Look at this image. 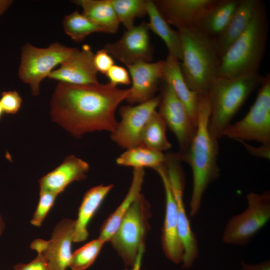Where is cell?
Returning a JSON list of instances; mask_svg holds the SVG:
<instances>
[{
	"label": "cell",
	"mask_w": 270,
	"mask_h": 270,
	"mask_svg": "<svg viewBox=\"0 0 270 270\" xmlns=\"http://www.w3.org/2000/svg\"><path fill=\"white\" fill-rule=\"evenodd\" d=\"M130 89L110 83L71 84L58 82L50 102L52 121L77 138L94 131L112 132L117 126L115 112Z\"/></svg>",
	"instance_id": "1"
},
{
	"label": "cell",
	"mask_w": 270,
	"mask_h": 270,
	"mask_svg": "<svg viewBox=\"0 0 270 270\" xmlns=\"http://www.w3.org/2000/svg\"><path fill=\"white\" fill-rule=\"evenodd\" d=\"M198 120L195 134L186 152L178 154L186 162L192 174V189L190 204V215L199 212L204 193L212 182L220 176L218 164V145L208 130L210 106L208 95L198 98Z\"/></svg>",
	"instance_id": "2"
},
{
	"label": "cell",
	"mask_w": 270,
	"mask_h": 270,
	"mask_svg": "<svg viewBox=\"0 0 270 270\" xmlns=\"http://www.w3.org/2000/svg\"><path fill=\"white\" fill-rule=\"evenodd\" d=\"M268 36L266 8L260 0L246 30L220 58L216 78H235L258 72Z\"/></svg>",
	"instance_id": "3"
},
{
	"label": "cell",
	"mask_w": 270,
	"mask_h": 270,
	"mask_svg": "<svg viewBox=\"0 0 270 270\" xmlns=\"http://www.w3.org/2000/svg\"><path fill=\"white\" fill-rule=\"evenodd\" d=\"M178 30L182 46L180 66L185 82L198 98L206 96L216 78L220 60L213 40L197 28Z\"/></svg>",
	"instance_id": "4"
},
{
	"label": "cell",
	"mask_w": 270,
	"mask_h": 270,
	"mask_svg": "<svg viewBox=\"0 0 270 270\" xmlns=\"http://www.w3.org/2000/svg\"><path fill=\"white\" fill-rule=\"evenodd\" d=\"M258 72L235 78H216L208 93L210 114L208 122L210 136L218 140L250 94L262 82Z\"/></svg>",
	"instance_id": "5"
},
{
	"label": "cell",
	"mask_w": 270,
	"mask_h": 270,
	"mask_svg": "<svg viewBox=\"0 0 270 270\" xmlns=\"http://www.w3.org/2000/svg\"><path fill=\"white\" fill-rule=\"evenodd\" d=\"M150 206L141 193L136 197L110 241L127 266H132L150 228Z\"/></svg>",
	"instance_id": "6"
},
{
	"label": "cell",
	"mask_w": 270,
	"mask_h": 270,
	"mask_svg": "<svg viewBox=\"0 0 270 270\" xmlns=\"http://www.w3.org/2000/svg\"><path fill=\"white\" fill-rule=\"evenodd\" d=\"M75 48L68 47L54 42L46 48H40L26 42L22 48L18 76L28 84L34 96L40 93L41 82L53 68L66 60Z\"/></svg>",
	"instance_id": "7"
},
{
	"label": "cell",
	"mask_w": 270,
	"mask_h": 270,
	"mask_svg": "<svg viewBox=\"0 0 270 270\" xmlns=\"http://www.w3.org/2000/svg\"><path fill=\"white\" fill-rule=\"evenodd\" d=\"M247 207L229 220L224 229V244L244 246L268 222L270 219V194L251 192L246 195Z\"/></svg>",
	"instance_id": "8"
},
{
	"label": "cell",
	"mask_w": 270,
	"mask_h": 270,
	"mask_svg": "<svg viewBox=\"0 0 270 270\" xmlns=\"http://www.w3.org/2000/svg\"><path fill=\"white\" fill-rule=\"evenodd\" d=\"M257 97L248 114L240 120L231 124L223 136L236 140H255L270 145V74L260 84Z\"/></svg>",
	"instance_id": "9"
},
{
	"label": "cell",
	"mask_w": 270,
	"mask_h": 270,
	"mask_svg": "<svg viewBox=\"0 0 270 270\" xmlns=\"http://www.w3.org/2000/svg\"><path fill=\"white\" fill-rule=\"evenodd\" d=\"M181 162L177 154H168L166 155L164 166L176 204L178 233L184 248L182 261L183 268H188L192 266L197 258L198 247V240L192 230L183 200L185 178L180 166Z\"/></svg>",
	"instance_id": "10"
},
{
	"label": "cell",
	"mask_w": 270,
	"mask_h": 270,
	"mask_svg": "<svg viewBox=\"0 0 270 270\" xmlns=\"http://www.w3.org/2000/svg\"><path fill=\"white\" fill-rule=\"evenodd\" d=\"M160 94L136 106H122L120 121L111 132L112 140L120 147L128 149L142 144V135L149 119L158 106Z\"/></svg>",
	"instance_id": "11"
},
{
	"label": "cell",
	"mask_w": 270,
	"mask_h": 270,
	"mask_svg": "<svg viewBox=\"0 0 270 270\" xmlns=\"http://www.w3.org/2000/svg\"><path fill=\"white\" fill-rule=\"evenodd\" d=\"M162 82L161 100L158 112L178 140L180 147L178 154H182L188 150L195 134L196 126L170 85L163 78Z\"/></svg>",
	"instance_id": "12"
},
{
	"label": "cell",
	"mask_w": 270,
	"mask_h": 270,
	"mask_svg": "<svg viewBox=\"0 0 270 270\" xmlns=\"http://www.w3.org/2000/svg\"><path fill=\"white\" fill-rule=\"evenodd\" d=\"M149 30L148 22H142L126 30L118 40L107 42L103 48L126 66L150 62L154 49L150 42Z\"/></svg>",
	"instance_id": "13"
},
{
	"label": "cell",
	"mask_w": 270,
	"mask_h": 270,
	"mask_svg": "<svg viewBox=\"0 0 270 270\" xmlns=\"http://www.w3.org/2000/svg\"><path fill=\"white\" fill-rule=\"evenodd\" d=\"M75 220L64 218L54 226L50 240L37 238L30 248L42 255L54 270H66L71 258Z\"/></svg>",
	"instance_id": "14"
},
{
	"label": "cell",
	"mask_w": 270,
	"mask_h": 270,
	"mask_svg": "<svg viewBox=\"0 0 270 270\" xmlns=\"http://www.w3.org/2000/svg\"><path fill=\"white\" fill-rule=\"evenodd\" d=\"M220 0H153L169 24L178 30L196 28Z\"/></svg>",
	"instance_id": "15"
},
{
	"label": "cell",
	"mask_w": 270,
	"mask_h": 270,
	"mask_svg": "<svg viewBox=\"0 0 270 270\" xmlns=\"http://www.w3.org/2000/svg\"><path fill=\"white\" fill-rule=\"evenodd\" d=\"M94 56L91 48L87 44L81 50L75 48L70 56L58 68L52 70L48 78L71 84H98Z\"/></svg>",
	"instance_id": "16"
},
{
	"label": "cell",
	"mask_w": 270,
	"mask_h": 270,
	"mask_svg": "<svg viewBox=\"0 0 270 270\" xmlns=\"http://www.w3.org/2000/svg\"><path fill=\"white\" fill-rule=\"evenodd\" d=\"M156 170L162 180L166 196L165 216L162 236L163 251L168 260L175 264H179L182 261L184 248L178 233L176 202L164 164Z\"/></svg>",
	"instance_id": "17"
},
{
	"label": "cell",
	"mask_w": 270,
	"mask_h": 270,
	"mask_svg": "<svg viewBox=\"0 0 270 270\" xmlns=\"http://www.w3.org/2000/svg\"><path fill=\"white\" fill-rule=\"evenodd\" d=\"M164 66V60L126 66L132 80L130 92L126 100L130 105L146 102L155 96L159 82L163 78Z\"/></svg>",
	"instance_id": "18"
},
{
	"label": "cell",
	"mask_w": 270,
	"mask_h": 270,
	"mask_svg": "<svg viewBox=\"0 0 270 270\" xmlns=\"http://www.w3.org/2000/svg\"><path fill=\"white\" fill-rule=\"evenodd\" d=\"M88 170L86 162L74 155H69L60 164L39 180L40 190L58 196L72 182L85 179Z\"/></svg>",
	"instance_id": "19"
},
{
	"label": "cell",
	"mask_w": 270,
	"mask_h": 270,
	"mask_svg": "<svg viewBox=\"0 0 270 270\" xmlns=\"http://www.w3.org/2000/svg\"><path fill=\"white\" fill-rule=\"evenodd\" d=\"M260 0H240L230 20L223 31L212 38L220 58L248 26Z\"/></svg>",
	"instance_id": "20"
},
{
	"label": "cell",
	"mask_w": 270,
	"mask_h": 270,
	"mask_svg": "<svg viewBox=\"0 0 270 270\" xmlns=\"http://www.w3.org/2000/svg\"><path fill=\"white\" fill-rule=\"evenodd\" d=\"M163 79L170 85L182 102L196 126L198 120V96L188 88L184 78L178 60L168 54L164 60Z\"/></svg>",
	"instance_id": "21"
},
{
	"label": "cell",
	"mask_w": 270,
	"mask_h": 270,
	"mask_svg": "<svg viewBox=\"0 0 270 270\" xmlns=\"http://www.w3.org/2000/svg\"><path fill=\"white\" fill-rule=\"evenodd\" d=\"M113 186V184H100L92 188L85 193L78 208V218L75 220L73 242H84L88 238V224Z\"/></svg>",
	"instance_id": "22"
},
{
	"label": "cell",
	"mask_w": 270,
	"mask_h": 270,
	"mask_svg": "<svg viewBox=\"0 0 270 270\" xmlns=\"http://www.w3.org/2000/svg\"><path fill=\"white\" fill-rule=\"evenodd\" d=\"M144 176L142 168H134L131 185L124 198L102 224L98 238L104 242H109L127 213L133 202L140 194Z\"/></svg>",
	"instance_id": "23"
},
{
	"label": "cell",
	"mask_w": 270,
	"mask_h": 270,
	"mask_svg": "<svg viewBox=\"0 0 270 270\" xmlns=\"http://www.w3.org/2000/svg\"><path fill=\"white\" fill-rule=\"evenodd\" d=\"M150 30L162 39L168 51V54L178 60L182 59V46L180 33L172 29L160 13L153 0H148V13Z\"/></svg>",
	"instance_id": "24"
},
{
	"label": "cell",
	"mask_w": 270,
	"mask_h": 270,
	"mask_svg": "<svg viewBox=\"0 0 270 270\" xmlns=\"http://www.w3.org/2000/svg\"><path fill=\"white\" fill-rule=\"evenodd\" d=\"M82 9V14L102 28L106 33H116L120 24L110 0H75Z\"/></svg>",
	"instance_id": "25"
},
{
	"label": "cell",
	"mask_w": 270,
	"mask_h": 270,
	"mask_svg": "<svg viewBox=\"0 0 270 270\" xmlns=\"http://www.w3.org/2000/svg\"><path fill=\"white\" fill-rule=\"evenodd\" d=\"M240 0H220L202 19L197 28L214 38L220 34L228 24Z\"/></svg>",
	"instance_id": "26"
},
{
	"label": "cell",
	"mask_w": 270,
	"mask_h": 270,
	"mask_svg": "<svg viewBox=\"0 0 270 270\" xmlns=\"http://www.w3.org/2000/svg\"><path fill=\"white\" fill-rule=\"evenodd\" d=\"M166 158L162 152L140 144L126 149L116 158V163L134 168H150L156 170L164 164Z\"/></svg>",
	"instance_id": "27"
},
{
	"label": "cell",
	"mask_w": 270,
	"mask_h": 270,
	"mask_svg": "<svg viewBox=\"0 0 270 270\" xmlns=\"http://www.w3.org/2000/svg\"><path fill=\"white\" fill-rule=\"evenodd\" d=\"M166 124L156 110L148 122L142 135V144L162 152L172 148L166 136Z\"/></svg>",
	"instance_id": "28"
},
{
	"label": "cell",
	"mask_w": 270,
	"mask_h": 270,
	"mask_svg": "<svg viewBox=\"0 0 270 270\" xmlns=\"http://www.w3.org/2000/svg\"><path fill=\"white\" fill-rule=\"evenodd\" d=\"M62 25L66 34L76 42H81L88 36L94 32L106 33L102 28L78 10L65 16Z\"/></svg>",
	"instance_id": "29"
},
{
	"label": "cell",
	"mask_w": 270,
	"mask_h": 270,
	"mask_svg": "<svg viewBox=\"0 0 270 270\" xmlns=\"http://www.w3.org/2000/svg\"><path fill=\"white\" fill-rule=\"evenodd\" d=\"M120 24L126 30L132 28L136 18L148 13V0H110Z\"/></svg>",
	"instance_id": "30"
},
{
	"label": "cell",
	"mask_w": 270,
	"mask_h": 270,
	"mask_svg": "<svg viewBox=\"0 0 270 270\" xmlns=\"http://www.w3.org/2000/svg\"><path fill=\"white\" fill-rule=\"evenodd\" d=\"M105 242L100 238L92 240L72 253L69 267L72 270H84L98 255Z\"/></svg>",
	"instance_id": "31"
},
{
	"label": "cell",
	"mask_w": 270,
	"mask_h": 270,
	"mask_svg": "<svg viewBox=\"0 0 270 270\" xmlns=\"http://www.w3.org/2000/svg\"><path fill=\"white\" fill-rule=\"evenodd\" d=\"M57 194L46 190H40V199L30 220L31 224L40 226L45 218L54 206Z\"/></svg>",
	"instance_id": "32"
},
{
	"label": "cell",
	"mask_w": 270,
	"mask_h": 270,
	"mask_svg": "<svg viewBox=\"0 0 270 270\" xmlns=\"http://www.w3.org/2000/svg\"><path fill=\"white\" fill-rule=\"evenodd\" d=\"M22 102L21 96L16 90L5 91L1 94L0 103L6 114H16L20 108Z\"/></svg>",
	"instance_id": "33"
},
{
	"label": "cell",
	"mask_w": 270,
	"mask_h": 270,
	"mask_svg": "<svg viewBox=\"0 0 270 270\" xmlns=\"http://www.w3.org/2000/svg\"><path fill=\"white\" fill-rule=\"evenodd\" d=\"M106 76L111 84L116 86L118 84L128 85L130 84L129 72L124 67L118 65L112 66Z\"/></svg>",
	"instance_id": "34"
},
{
	"label": "cell",
	"mask_w": 270,
	"mask_h": 270,
	"mask_svg": "<svg viewBox=\"0 0 270 270\" xmlns=\"http://www.w3.org/2000/svg\"><path fill=\"white\" fill-rule=\"evenodd\" d=\"M94 64L97 72L106 75L114 65V60L112 57L104 48H102L94 54Z\"/></svg>",
	"instance_id": "35"
},
{
	"label": "cell",
	"mask_w": 270,
	"mask_h": 270,
	"mask_svg": "<svg viewBox=\"0 0 270 270\" xmlns=\"http://www.w3.org/2000/svg\"><path fill=\"white\" fill-rule=\"evenodd\" d=\"M14 270H54L46 258L38 254L35 258L27 264L20 263L14 266Z\"/></svg>",
	"instance_id": "36"
},
{
	"label": "cell",
	"mask_w": 270,
	"mask_h": 270,
	"mask_svg": "<svg viewBox=\"0 0 270 270\" xmlns=\"http://www.w3.org/2000/svg\"><path fill=\"white\" fill-rule=\"evenodd\" d=\"M240 142L252 156L270 159V145L262 144L260 147H255L246 143L245 141L237 140Z\"/></svg>",
	"instance_id": "37"
},
{
	"label": "cell",
	"mask_w": 270,
	"mask_h": 270,
	"mask_svg": "<svg viewBox=\"0 0 270 270\" xmlns=\"http://www.w3.org/2000/svg\"><path fill=\"white\" fill-rule=\"evenodd\" d=\"M242 270H270L269 260L256 264H250L242 262Z\"/></svg>",
	"instance_id": "38"
},
{
	"label": "cell",
	"mask_w": 270,
	"mask_h": 270,
	"mask_svg": "<svg viewBox=\"0 0 270 270\" xmlns=\"http://www.w3.org/2000/svg\"><path fill=\"white\" fill-rule=\"evenodd\" d=\"M144 251V246H142L140 249L136 260L134 264L132 266L131 269L129 270H140L143 254Z\"/></svg>",
	"instance_id": "39"
},
{
	"label": "cell",
	"mask_w": 270,
	"mask_h": 270,
	"mask_svg": "<svg viewBox=\"0 0 270 270\" xmlns=\"http://www.w3.org/2000/svg\"><path fill=\"white\" fill-rule=\"evenodd\" d=\"M12 2L11 0H0V16L8 9Z\"/></svg>",
	"instance_id": "40"
},
{
	"label": "cell",
	"mask_w": 270,
	"mask_h": 270,
	"mask_svg": "<svg viewBox=\"0 0 270 270\" xmlns=\"http://www.w3.org/2000/svg\"><path fill=\"white\" fill-rule=\"evenodd\" d=\"M5 228V224L2 216L0 215V236L2 234Z\"/></svg>",
	"instance_id": "41"
},
{
	"label": "cell",
	"mask_w": 270,
	"mask_h": 270,
	"mask_svg": "<svg viewBox=\"0 0 270 270\" xmlns=\"http://www.w3.org/2000/svg\"><path fill=\"white\" fill-rule=\"evenodd\" d=\"M4 111L2 106V105L0 103V120L1 119V118L4 114Z\"/></svg>",
	"instance_id": "42"
}]
</instances>
